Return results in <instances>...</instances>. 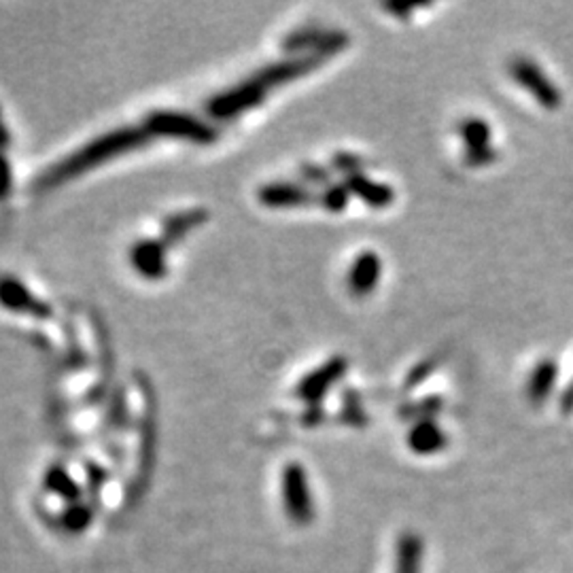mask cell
Instances as JSON below:
<instances>
[{
    "label": "cell",
    "mask_w": 573,
    "mask_h": 573,
    "mask_svg": "<svg viewBox=\"0 0 573 573\" xmlns=\"http://www.w3.org/2000/svg\"><path fill=\"white\" fill-rule=\"evenodd\" d=\"M147 136L149 132L141 128H121L111 132V134H104L102 139L87 142L84 149L75 151L70 157H64L58 166H53L43 176L41 183L49 187L73 179V176L85 173L87 168L96 166V164L107 162V159L119 156V153L142 145L147 141Z\"/></svg>",
    "instance_id": "obj_1"
},
{
    "label": "cell",
    "mask_w": 573,
    "mask_h": 573,
    "mask_svg": "<svg viewBox=\"0 0 573 573\" xmlns=\"http://www.w3.org/2000/svg\"><path fill=\"white\" fill-rule=\"evenodd\" d=\"M508 75L522 90L536 98L539 107L548 109V111H556L563 104V93H561L554 81L544 73L542 66L536 60L525 56L512 58L508 62Z\"/></svg>",
    "instance_id": "obj_2"
},
{
    "label": "cell",
    "mask_w": 573,
    "mask_h": 573,
    "mask_svg": "<svg viewBox=\"0 0 573 573\" xmlns=\"http://www.w3.org/2000/svg\"><path fill=\"white\" fill-rule=\"evenodd\" d=\"M280 488H283L285 514L289 516V521H294L295 525L312 522V518H315V499H312L308 476L300 463H286Z\"/></svg>",
    "instance_id": "obj_3"
},
{
    "label": "cell",
    "mask_w": 573,
    "mask_h": 573,
    "mask_svg": "<svg viewBox=\"0 0 573 573\" xmlns=\"http://www.w3.org/2000/svg\"><path fill=\"white\" fill-rule=\"evenodd\" d=\"M147 132L151 134L170 136V139H183L194 142H211L214 141V128L206 121L190 117V115L176 111H159L147 119Z\"/></svg>",
    "instance_id": "obj_4"
},
{
    "label": "cell",
    "mask_w": 573,
    "mask_h": 573,
    "mask_svg": "<svg viewBox=\"0 0 573 573\" xmlns=\"http://www.w3.org/2000/svg\"><path fill=\"white\" fill-rule=\"evenodd\" d=\"M346 372H349V361L344 357H332L297 383L295 398L308 406H319L325 395L344 378Z\"/></svg>",
    "instance_id": "obj_5"
},
{
    "label": "cell",
    "mask_w": 573,
    "mask_h": 573,
    "mask_svg": "<svg viewBox=\"0 0 573 573\" xmlns=\"http://www.w3.org/2000/svg\"><path fill=\"white\" fill-rule=\"evenodd\" d=\"M0 304L15 315L38 319L41 323L52 319V308L32 295L28 286L13 277H0Z\"/></svg>",
    "instance_id": "obj_6"
},
{
    "label": "cell",
    "mask_w": 573,
    "mask_h": 573,
    "mask_svg": "<svg viewBox=\"0 0 573 573\" xmlns=\"http://www.w3.org/2000/svg\"><path fill=\"white\" fill-rule=\"evenodd\" d=\"M266 93H268L266 87L259 85L251 77V79L245 81V84L231 87V90L223 92L222 96L214 98L211 102V113L219 119H231L236 117V115L246 113L249 109L262 104L263 98H266Z\"/></svg>",
    "instance_id": "obj_7"
},
{
    "label": "cell",
    "mask_w": 573,
    "mask_h": 573,
    "mask_svg": "<svg viewBox=\"0 0 573 573\" xmlns=\"http://www.w3.org/2000/svg\"><path fill=\"white\" fill-rule=\"evenodd\" d=\"M321 62H325V60H321L319 56H312V53H308V56H294V58L280 60L277 64L266 66V69L259 70L257 75H253V79H255L262 87H266V90H272V87L289 84V81L300 79V77L312 73V70H317V66Z\"/></svg>",
    "instance_id": "obj_8"
},
{
    "label": "cell",
    "mask_w": 573,
    "mask_h": 573,
    "mask_svg": "<svg viewBox=\"0 0 573 573\" xmlns=\"http://www.w3.org/2000/svg\"><path fill=\"white\" fill-rule=\"evenodd\" d=\"M257 198L268 208H300L312 206V202L319 204V194H315L306 183H289V181L263 185Z\"/></svg>",
    "instance_id": "obj_9"
},
{
    "label": "cell",
    "mask_w": 573,
    "mask_h": 573,
    "mask_svg": "<svg viewBox=\"0 0 573 573\" xmlns=\"http://www.w3.org/2000/svg\"><path fill=\"white\" fill-rule=\"evenodd\" d=\"M380 277H383V262H380V257L374 251H363L351 263L346 285H349V291L355 297H367L378 286Z\"/></svg>",
    "instance_id": "obj_10"
},
{
    "label": "cell",
    "mask_w": 573,
    "mask_h": 573,
    "mask_svg": "<svg viewBox=\"0 0 573 573\" xmlns=\"http://www.w3.org/2000/svg\"><path fill=\"white\" fill-rule=\"evenodd\" d=\"M406 444L415 455L429 456L440 453V450H444L448 446V433L435 421L415 423V425L408 429Z\"/></svg>",
    "instance_id": "obj_11"
},
{
    "label": "cell",
    "mask_w": 573,
    "mask_h": 573,
    "mask_svg": "<svg viewBox=\"0 0 573 573\" xmlns=\"http://www.w3.org/2000/svg\"><path fill=\"white\" fill-rule=\"evenodd\" d=\"M132 263L147 278H162L166 274V245L159 238L136 242L132 249Z\"/></svg>",
    "instance_id": "obj_12"
},
{
    "label": "cell",
    "mask_w": 573,
    "mask_h": 573,
    "mask_svg": "<svg viewBox=\"0 0 573 573\" xmlns=\"http://www.w3.org/2000/svg\"><path fill=\"white\" fill-rule=\"evenodd\" d=\"M344 183L352 196L359 198L370 208H389L395 202V198H398L393 187H389L387 183H378V181L370 179L366 173L352 174L349 179H344Z\"/></svg>",
    "instance_id": "obj_13"
},
{
    "label": "cell",
    "mask_w": 573,
    "mask_h": 573,
    "mask_svg": "<svg viewBox=\"0 0 573 573\" xmlns=\"http://www.w3.org/2000/svg\"><path fill=\"white\" fill-rule=\"evenodd\" d=\"M556 380H559V366L554 359H542L533 367L531 376L527 380V399L533 406H542L553 395Z\"/></svg>",
    "instance_id": "obj_14"
},
{
    "label": "cell",
    "mask_w": 573,
    "mask_h": 573,
    "mask_svg": "<svg viewBox=\"0 0 573 573\" xmlns=\"http://www.w3.org/2000/svg\"><path fill=\"white\" fill-rule=\"evenodd\" d=\"M423 539L418 533L406 531L395 544L393 573H421L423 569Z\"/></svg>",
    "instance_id": "obj_15"
},
{
    "label": "cell",
    "mask_w": 573,
    "mask_h": 573,
    "mask_svg": "<svg viewBox=\"0 0 573 573\" xmlns=\"http://www.w3.org/2000/svg\"><path fill=\"white\" fill-rule=\"evenodd\" d=\"M444 408V399L440 395H427V398L410 401L399 408V418H404L408 423H423V421H435L440 412Z\"/></svg>",
    "instance_id": "obj_16"
},
{
    "label": "cell",
    "mask_w": 573,
    "mask_h": 573,
    "mask_svg": "<svg viewBox=\"0 0 573 573\" xmlns=\"http://www.w3.org/2000/svg\"><path fill=\"white\" fill-rule=\"evenodd\" d=\"M459 136L465 142V151H476V149L490 147V125L480 117H467L459 124Z\"/></svg>",
    "instance_id": "obj_17"
},
{
    "label": "cell",
    "mask_w": 573,
    "mask_h": 573,
    "mask_svg": "<svg viewBox=\"0 0 573 573\" xmlns=\"http://www.w3.org/2000/svg\"><path fill=\"white\" fill-rule=\"evenodd\" d=\"M351 196L352 194L346 183H329L319 191V204L329 213H343L349 206Z\"/></svg>",
    "instance_id": "obj_18"
},
{
    "label": "cell",
    "mask_w": 573,
    "mask_h": 573,
    "mask_svg": "<svg viewBox=\"0 0 573 573\" xmlns=\"http://www.w3.org/2000/svg\"><path fill=\"white\" fill-rule=\"evenodd\" d=\"M340 418L344 423H349L351 427H366L367 425V415L363 410L361 395L357 393L355 389H346L343 393V410H340Z\"/></svg>",
    "instance_id": "obj_19"
},
{
    "label": "cell",
    "mask_w": 573,
    "mask_h": 573,
    "mask_svg": "<svg viewBox=\"0 0 573 573\" xmlns=\"http://www.w3.org/2000/svg\"><path fill=\"white\" fill-rule=\"evenodd\" d=\"M332 168L335 173H343L346 179L352 174H361L363 168H366V159L361 156H357V153H351V151H338L335 156L332 157Z\"/></svg>",
    "instance_id": "obj_20"
},
{
    "label": "cell",
    "mask_w": 573,
    "mask_h": 573,
    "mask_svg": "<svg viewBox=\"0 0 573 573\" xmlns=\"http://www.w3.org/2000/svg\"><path fill=\"white\" fill-rule=\"evenodd\" d=\"M438 366H440V359L438 357H427V359H423V361H418L415 367H412L410 374H408L406 376V383H404V387L410 391V389H415L418 387V384H423L425 383V380L432 376V374L438 370Z\"/></svg>",
    "instance_id": "obj_21"
},
{
    "label": "cell",
    "mask_w": 573,
    "mask_h": 573,
    "mask_svg": "<svg viewBox=\"0 0 573 573\" xmlns=\"http://www.w3.org/2000/svg\"><path fill=\"white\" fill-rule=\"evenodd\" d=\"M300 174L302 179L306 181L308 187H315V185H329L332 183V170L327 166H321V164H304V166L300 168Z\"/></svg>",
    "instance_id": "obj_22"
},
{
    "label": "cell",
    "mask_w": 573,
    "mask_h": 573,
    "mask_svg": "<svg viewBox=\"0 0 573 573\" xmlns=\"http://www.w3.org/2000/svg\"><path fill=\"white\" fill-rule=\"evenodd\" d=\"M499 159V151L495 147H487V149H476V151H465L463 153V162L472 168H482L488 166V164L497 162Z\"/></svg>",
    "instance_id": "obj_23"
},
{
    "label": "cell",
    "mask_w": 573,
    "mask_h": 573,
    "mask_svg": "<svg viewBox=\"0 0 573 573\" xmlns=\"http://www.w3.org/2000/svg\"><path fill=\"white\" fill-rule=\"evenodd\" d=\"M559 408H561V412H563V415H573V380L569 384H567V387L561 391V395H559Z\"/></svg>",
    "instance_id": "obj_24"
},
{
    "label": "cell",
    "mask_w": 573,
    "mask_h": 573,
    "mask_svg": "<svg viewBox=\"0 0 573 573\" xmlns=\"http://www.w3.org/2000/svg\"><path fill=\"white\" fill-rule=\"evenodd\" d=\"M384 9L389 11V13H393L395 18H399V20H404L401 18V15H410L412 11L416 9V4H384Z\"/></svg>",
    "instance_id": "obj_25"
}]
</instances>
